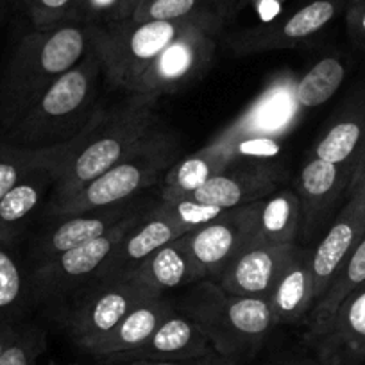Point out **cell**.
I'll return each mask as SVG.
<instances>
[{
  "label": "cell",
  "instance_id": "38",
  "mask_svg": "<svg viewBox=\"0 0 365 365\" xmlns=\"http://www.w3.org/2000/svg\"><path fill=\"white\" fill-rule=\"evenodd\" d=\"M354 188H365V145L361 149L360 156H358L356 168H354L353 179H351L349 192L354 190Z\"/></svg>",
  "mask_w": 365,
  "mask_h": 365
},
{
  "label": "cell",
  "instance_id": "40",
  "mask_svg": "<svg viewBox=\"0 0 365 365\" xmlns=\"http://www.w3.org/2000/svg\"><path fill=\"white\" fill-rule=\"evenodd\" d=\"M142 4V0H122L120 4V22L124 20H131L138 6Z\"/></svg>",
  "mask_w": 365,
  "mask_h": 365
},
{
  "label": "cell",
  "instance_id": "27",
  "mask_svg": "<svg viewBox=\"0 0 365 365\" xmlns=\"http://www.w3.org/2000/svg\"><path fill=\"white\" fill-rule=\"evenodd\" d=\"M33 307L29 265L22 262L16 247L0 242V322L24 324Z\"/></svg>",
  "mask_w": 365,
  "mask_h": 365
},
{
  "label": "cell",
  "instance_id": "9",
  "mask_svg": "<svg viewBox=\"0 0 365 365\" xmlns=\"http://www.w3.org/2000/svg\"><path fill=\"white\" fill-rule=\"evenodd\" d=\"M346 4L347 0H304L267 22L227 34L224 43L238 58L296 48L322 33L344 13Z\"/></svg>",
  "mask_w": 365,
  "mask_h": 365
},
{
  "label": "cell",
  "instance_id": "24",
  "mask_svg": "<svg viewBox=\"0 0 365 365\" xmlns=\"http://www.w3.org/2000/svg\"><path fill=\"white\" fill-rule=\"evenodd\" d=\"M185 235L154 251L129 276L147 290L161 296H170L172 290L187 289L197 283V274L188 255Z\"/></svg>",
  "mask_w": 365,
  "mask_h": 365
},
{
  "label": "cell",
  "instance_id": "31",
  "mask_svg": "<svg viewBox=\"0 0 365 365\" xmlns=\"http://www.w3.org/2000/svg\"><path fill=\"white\" fill-rule=\"evenodd\" d=\"M233 15V0H150L131 20L217 19L227 24Z\"/></svg>",
  "mask_w": 365,
  "mask_h": 365
},
{
  "label": "cell",
  "instance_id": "29",
  "mask_svg": "<svg viewBox=\"0 0 365 365\" xmlns=\"http://www.w3.org/2000/svg\"><path fill=\"white\" fill-rule=\"evenodd\" d=\"M220 170H224L222 165L205 149L197 150L190 156H182L165 174L160 185V199L161 201H174V199L188 197Z\"/></svg>",
  "mask_w": 365,
  "mask_h": 365
},
{
  "label": "cell",
  "instance_id": "20",
  "mask_svg": "<svg viewBox=\"0 0 365 365\" xmlns=\"http://www.w3.org/2000/svg\"><path fill=\"white\" fill-rule=\"evenodd\" d=\"M310 347L321 365L365 364V285L340 304L328 329Z\"/></svg>",
  "mask_w": 365,
  "mask_h": 365
},
{
  "label": "cell",
  "instance_id": "17",
  "mask_svg": "<svg viewBox=\"0 0 365 365\" xmlns=\"http://www.w3.org/2000/svg\"><path fill=\"white\" fill-rule=\"evenodd\" d=\"M365 235V188H354L333 222L312 249L314 307L326 294L342 263ZM312 307V308H314Z\"/></svg>",
  "mask_w": 365,
  "mask_h": 365
},
{
  "label": "cell",
  "instance_id": "37",
  "mask_svg": "<svg viewBox=\"0 0 365 365\" xmlns=\"http://www.w3.org/2000/svg\"><path fill=\"white\" fill-rule=\"evenodd\" d=\"M97 365H242L238 361L230 360L219 353L206 354L188 360H161V361H124V364H97Z\"/></svg>",
  "mask_w": 365,
  "mask_h": 365
},
{
  "label": "cell",
  "instance_id": "3",
  "mask_svg": "<svg viewBox=\"0 0 365 365\" xmlns=\"http://www.w3.org/2000/svg\"><path fill=\"white\" fill-rule=\"evenodd\" d=\"M90 43L91 26L84 22L34 29L20 38L0 72V135L86 54Z\"/></svg>",
  "mask_w": 365,
  "mask_h": 365
},
{
  "label": "cell",
  "instance_id": "5",
  "mask_svg": "<svg viewBox=\"0 0 365 365\" xmlns=\"http://www.w3.org/2000/svg\"><path fill=\"white\" fill-rule=\"evenodd\" d=\"M182 140L175 131L161 124L140 140L120 161L99 178L88 182L65 201L43 210L45 219L77 215L103 210L145 194L160 187L172 165L182 158Z\"/></svg>",
  "mask_w": 365,
  "mask_h": 365
},
{
  "label": "cell",
  "instance_id": "25",
  "mask_svg": "<svg viewBox=\"0 0 365 365\" xmlns=\"http://www.w3.org/2000/svg\"><path fill=\"white\" fill-rule=\"evenodd\" d=\"M301 202L296 188H279L258 201L252 245L299 244Z\"/></svg>",
  "mask_w": 365,
  "mask_h": 365
},
{
  "label": "cell",
  "instance_id": "21",
  "mask_svg": "<svg viewBox=\"0 0 365 365\" xmlns=\"http://www.w3.org/2000/svg\"><path fill=\"white\" fill-rule=\"evenodd\" d=\"M54 165L36 168L0 199V242L19 247L33 226L34 219L43 213L54 188Z\"/></svg>",
  "mask_w": 365,
  "mask_h": 365
},
{
  "label": "cell",
  "instance_id": "23",
  "mask_svg": "<svg viewBox=\"0 0 365 365\" xmlns=\"http://www.w3.org/2000/svg\"><path fill=\"white\" fill-rule=\"evenodd\" d=\"M172 308H174L172 296H153L140 301L110 333L96 340L84 353L90 354L91 358H103L142 346L156 331Z\"/></svg>",
  "mask_w": 365,
  "mask_h": 365
},
{
  "label": "cell",
  "instance_id": "19",
  "mask_svg": "<svg viewBox=\"0 0 365 365\" xmlns=\"http://www.w3.org/2000/svg\"><path fill=\"white\" fill-rule=\"evenodd\" d=\"M296 245H251L242 251L213 282L235 296L269 299Z\"/></svg>",
  "mask_w": 365,
  "mask_h": 365
},
{
  "label": "cell",
  "instance_id": "13",
  "mask_svg": "<svg viewBox=\"0 0 365 365\" xmlns=\"http://www.w3.org/2000/svg\"><path fill=\"white\" fill-rule=\"evenodd\" d=\"M160 199V194L154 199L138 195L135 199L120 202V205L110 206L103 210H91V212L77 213V215L58 217L48 219L47 227L38 231L29 242V256L27 265L34 267L47 259L56 258L66 251L79 247L86 242L96 240L110 233L117 224L131 217L133 213L154 205Z\"/></svg>",
  "mask_w": 365,
  "mask_h": 365
},
{
  "label": "cell",
  "instance_id": "7",
  "mask_svg": "<svg viewBox=\"0 0 365 365\" xmlns=\"http://www.w3.org/2000/svg\"><path fill=\"white\" fill-rule=\"evenodd\" d=\"M150 206L133 213L104 237L86 242L40 265L31 267V289H33L34 307H43L52 315L63 304L68 303L79 290L90 285L115 245Z\"/></svg>",
  "mask_w": 365,
  "mask_h": 365
},
{
  "label": "cell",
  "instance_id": "2",
  "mask_svg": "<svg viewBox=\"0 0 365 365\" xmlns=\"http://www.w3.org/2000/svg\"><path fill=\"white\" fill-rule=\"evenodd\" d=\"M106 83L104 65L90 43L86 54L45 90L43 96L0 138L33 150L63 147L97 117Z\"/></svg>",
  "mask_w": 365,
  "mask_h": 365
},
{
  "label": "cell",
  "instance_id": "28",
  "mask_svg": "<svg viewBox=\"0 0 365 365\" xmlns=\"http://www.w3.org/2000/svg\"><path fill=\"white\" fill-rule=\"evenodd\" d=\"M365 145V103L354 104L329 124L314 147V156L329 163L356 165Z\"/></svg>",
  "mask_w": 365,
  "mask_h": 365
},
{
  "label": "cell",
  "instance_id": "1",
  "mask_svg": "<svg viewBox=\"0 0 365 365\" xmlns=\"http://www.w3.org/2000/svg\"><path fill=\"white\" fill-rule=\"evenodd\" d=\"M160 125L158 99L154 97L125 91L120 103L104 106L77 138L56 147V182L45 208L65 201L110 170Z\"/></svg>",
  "mask_w": 365,
  "mask_h": 365
},
{
  "label": "cell",
  "instance_id": "30",
  "mask_svg": "<svg viewBox=\"0 0 365 365\" xmlns=\"http://www.w3.org/2000/svg\"><path fill=\"white\" fill-rule=\"evenodd\" d=\"M346 79V65L336 56H328L315 63L297 79L296 99L303 111L322 106L335 96Z\"/></svg>",
  "mask_w": 365,
  "mask_h": 365
},
{
  "label": "cell",
  "instance_id": "26",
  "mask_svg": "<svg viewBox=\"0 0 365 365\" xmlns=\"http://www.w3.org/2000/svg\"><path fill=\"white\" fill-rule=\"evenodd\" d=\"M361 285H365V235L360 244L351 252L349 258L342 263L324 296L315 303V307L308 314L307 321H304L308 344L317 340L328 329L340 304Z\"/></svg>",
  "mask_w": 365,
  "mask_h": 365
},
{
  "label": "cell",
  "instance_id": "11",
  "mask_svg": "<svg viewBox=\"0 0 365 365\" xmlns=\"http://www.w3.org/2000/svg\"><path fill=\"white\" fill-rule=\"evenodd\" d=\"M354 163L336 165L312 156L301 168L296 192L301 202L299 245L317 244L349 195Z\"/></svg>",
  "mask_w": 365,
  "mask_h": 365
},
{
  "label": "cell",
  "instance_id": "8",
  "mask_svg": "<svg viewBox=\"0 0 365 365\" xmlns=\"http://www.w3.org/2000/svg\"><path fill=\"white\" fill-rule=\"evenodd\" d=\"M153 296L161 294L150 292L131 276L90 283L51 317L65 328L79 349L86 351L96 340L110 333L135 304Z\"/></svg>",
  "mask_w": 365,
  "mask_h": 365
},
{
  "label": "cell",
  "instance_id": "12",
  "mask_svg": "<svg viewBox=\"0 0 365 365\" xmlns=\"http://www.w3.org/2000/svg\"><path fill=\"white\" fill-rule=\"evenodd\" d=\"M297 77L282 72L212 142L233 143L247 138L285 140L299 124L303 110L296 99Z\"/></svg>",
  "mask_w": 365,
  "mask_h": 365
},
{
  "label": "cell",
  "instance_id": "36",
  "mask_svg": "<svg viewBox=\"0 0 365 365\" xmlns=\"http://www.w3.org/2000/svg\"><path fill=\"white\" fill-rule=\"evenodd\" d=\"M344 15L351 40L365 51V0H347Z\"/></svg>",
  "mask_w": 365,
  "mask_h": 365
},
{
  "label": "cell",
  "instance_id": "22",
  "mask_svg": "<svg viewBox=\"0 0 365 365\" xmlns=\"http://www.w3.org/2000/svg\"><path fill=\"white\" fill-rule=\"evenodd\" d=\"M276 326L299 324L307 321L314 307V274L312 249L297 244L279 274L269 296Z\"/></svg>",
  "mask_w": 365,
  "mask_h": 365
},
{
  "label": "cell",
  "instance_id": "42",
  "mask_svg": "<svg viewBox=\"0 0 365 365\" xmlns=\"http://www.w3.org/2000/svg\"><path fill=\"white\" fill-rule=\"evenodd\" d=\"M364 365H365V364H364Z\"/></svg>",
  "mask_w": 365,
  "mask_h": 365
},
{
  "label": "cell",
  "instance_id": "32",
  "mask_svg": "<svg viewBox=\"0 0 365 365\" xmlns=\"http://www.w3.org/2000/svg\"><path fill=\"white\" fill-rule=\"evenodd\" d=\"M45 165H56V149H24L0 138V199L26 175Z\"/></svg>",
  "mask_w": 365,
  "mask_h": 365
},
{
  "label": "cell",
  "instance_id": "18",
  "mask_svg": "<svg viewBox=\"0 0 365 365\" xmlns=\"http://www.w3.org/2000/svg\"><path fill=\"white\" fill-rule=\"evenodd\" d=\"M217 353L212 342L201 328L182 314L174 304L167 317L161 321L156 331L131 351L93 358L96 364H124V361H161V360H188V358L206 356Z\"/></svg>",
  "mask_w": 365,
  "mask_h": 365
},
{
  "label": "cell",
  "instance_id": "4",
  "mask_svg": "<svg viewBox=\"0 0 365 365\" xmlns=\"http://www.w3.org/2000/svg\"><path fill=\"white\" fill-rule=\"evenodd\" d=\"M172 299L205 331L217 353L238 364L255 356L278 328L269 299L235 296L213 279H201Z\"/></svg>",
  "mask_w": 365,
  "mask_h": 365
},
{
  "label": "cell",
  "instance_id": "39",
  "mask_svg": "<svg viewBox=\"0 0 365 365\" xmlns=\"http://www.w3.org/2000/svg\"><path fill=\"white\" fill-rule=\"evenodd\" d=\"M20 328H22V324H2L0 322V354L13 342V339L19 335Z\"/></svg>",
  "mask_w": 365,
  "mask_h": 365
},
{
  "label": "cell",
  "instance_id": "34",
  "mask_svg": "<svg viewBox=\"0 0 365 365\" xmlns=\"http://www.w3.org/2000/svg\"><path fill=\"white\" fill-rule=\"evenodd\" d=\"M81 0H24L34 29H48L66 22H77Z\"/></svg>",
  "mask_w": 365,
  "mask_h": 365
},
{
  "label": "cell",
  "instance_id": "10",
  "mask_svg": "<svg viewBox=\"0 0 365 365\" xmlns=\"http://www.w3.org/2000/svg\"><path fill=\"white\" fill-rule=\"evenodd\" d=\"M222 29L224 24H202L175 38L147 66L131 93L160 99L201 79L215 58Z\"/></svg>",
  "mask_w": 365,
  "mask_h": 365
},
{
  "label": "cell",
  "instance_id": "14",
  "mask_svg": "<svg viewBox=\"0 0 365 365\" xmlns=\"http://www.w3.org/2000/svg\"><path fill=\"white\" fill-rule=\"evenodd\" d=\"M258 201L224 210L217 219L185 235L197 279H215L242 251L252 245Z\"/></svg>",
  "mask_w": 365,
  "mask_h": 365
},
{
  "label": "cell",
  "instance_id": "41",
  "mask_svg": "<svg viewBox=\"0 0 365 365\" xmlns=\"http://www.w3.org/2000/svg\"><path fill=\"white\" fill-rule=\"evenodd\" d=\"M149 2H150V0H142V4H140V6H138V9H140V8H142V6L149 4ZM135 13H136V11H135Z\"/></svg>",
  "mask_w": 365,
  "mask_h": 365
},
{
  "label": "cell",
  "instance_id": "35",
  "mask_svg": "<svg viewBox=\"0 0 365 365\" xmlns=\"http://www.w3.org/2000/svg\"><path fill=\"white\" fill-rule=\"evenodd\" d=\"M122 0H81L77 9V22L88 26L120 22Z\"/></svg>",
  "mask_w": 365,
  "mask_h": 365
},
{
  "label": "cell",
  "instance_id": "15",
  "mask_svg": "<svg viewBox=\"0 0 365 365\" xmlns=\"http://www.w3.org/2000/svg\"><path fill=\"white\" fill-rule=\"evenodd\" d=\"M285 179L287 168L279 160H235L188 197L231 210L269 197Z\"/></svg>",
  "mask_w": 365,
  "mask_h": 365
},
{
  "label": "cell",
  "instance_id": "6",
  "mask_svg": "<svg viewBox=\"0 0 365 365\" xmlns=\"http://www.w3.org/2000/svg\"><path fill=\"white\" fill-rule=\"evenodd\" d=\"M217 19L124 20L91 26V45L104 65L108 86L131 91L147 66L182 33Z\"/></svg>",
  "mask_w": 365,
  "mask_h": 365
},
{
  "label": "cell",
  "instance_id": "33",
  "mask_svg": "<svg viewBox=\"0 0 365 365\" xmlns=\"http://www.w3.org/2000/svg\"><path fill=\"white\" fill-rule=\"evenodd\" d=\"M47 347L45 329L33 322H24L19 335L0 354V365H38Z\"/></svg>",
  "mask_w": 365,
  "mask_h": 365
},
{
  "label": "cell",
  "instance_id": "16",
  "mask_svg": "<svg viewBox=\"0 0 365 365\" xmlns=\"http://www.w3.org/2000/svg\"><path fill=\"white\" fill-rule=\"evenodd\" d=\"M188 231L158 199L115 245L91 283L125 278L154 251Z\"/></svg>",
  "mask_w": 365,
  "mask_h": 365
}]
</instances>
